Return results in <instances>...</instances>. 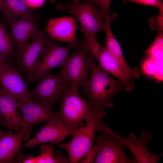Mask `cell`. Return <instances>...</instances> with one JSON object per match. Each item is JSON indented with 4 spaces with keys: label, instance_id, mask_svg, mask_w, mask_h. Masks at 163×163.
<instances>
[{
    "label": "cell",
    "instance_id": "e0dca14e",
    "mask_svg": "<svg viewBox=\"0 0 163 163\" xmlns=\"http://www.w3.org/2000/svg\"><path fill=\"white\" fill-rule=\"evenodd\" d=\"M7 25L16 49L27 42L40 29L39 19L34 14L14 18Z\"/></svg>",
    "mask_w": 163,
    "mask_h": 163
},
{
    "label": "cell",
    "instance_id": "f546056e",
    "mask_svg": "<svg viewBox=\"0 0 163 163\" xmlns=\"http://www.w3.org/2000/svg\"><path fill=\"white\" fill-rule=\"evenodd\" d=\"M80 0H72L71 1L73 3H76L79 2Z\"/></svg>",
    "mask_w": 163,
    "mask_h": 163
},
{
    "label": "cell",
    "instance_id": "cb8c5ba5",
    "mask_svg": "<svg viewBox=\"0 0 163 163\" xmlns=\"http://www.w3.org/2000/svg\"><path fill=\"white\" fill-rule=\"evenodd\" d=\"M89 1L100 9L104 13L106 17V21L111 22L115 16L112 14L110 12L111 0H83Z\"/></svg>",
    "mask_w": 163,
    "mask_h": 163
},
{
    "label": "cell",
    "instance_id": "4dcf8cb0",
    "mask_svg": "<svg viewBox=\"0 0 163 163\" xmlns=\"http://www.w3.org/2000/svg\"><path fill=\"white\" fill-rule=\"evenodd\" d=\"M49 1L51 2H53L55 1L56 0H49Z\"/></svg>",
    "mask_w": 163,
    "mask_h": 163
},
{
    "label": "cell",
    "instance_id": "52a82bcc",
    "mask_svg": "<svg viewBox=\"0 0 163 163\" xmlns=\"http://www.w3.org/2000/svg\"><path fill=\"white\" fill-rule=\"evenodd\" d=\"M78 89L69 86L61 97L59 112L65 123L70 127L77 126L83 120L87 123L93 116L90 103L80 96Z\"/></svg>",
    "mask_w": 163,
    "mask_h": 163
},
{
    "label": "cell",
    "instance_id": "5b68a950",
    "mask_svg": "<svg viewBox=\"0 0 163 163\" xmlns=\"http://www.w3.org/2000/svg\"><path fill=\"white\" fill-rule=\"evenodd\" d=\"M96 144L85 155L87 163H136L135 159L126 154L124 145L119 140L106 133L95 136Z\"/></svg>",
    "mask_w": 163,
    "mask_h": 163
},
{
    "label": "cell",
    "instance_id": "d6986e66",
    "mask_svg": "<svg viewBox=\"0 0 163 163\" xmlns=\"http://www.w3.org/2000/svg\"><path fill=\"white\" fill-rule=\"evenodd\" d=\"M0 11L2 15V21L6 24L14 18L33 14L24 0H1Z\"/></svg>",
    "mask_w": 163,
    "mask_h": 163
},
{
    "label": "cell",
    "instance_id": "4fadbf2b",
    "mask_svg": "<svg viewBox=\"0 0 163 163\" xmlns=\"http://www.w3.org/2000/svg\"><path fill=\"white\" fill-rule=\"evenodd\" d=\"M75 45L61 46L53 41L50 45L38 62L32 78V82L39 78L58 66H61L69 56L71 51L77 49Z\"/></svg>",
    "mask_w": 163,
    "mask_h": 163
},
{
    "label": "cell",
    "instance_id": "30bf717a",
    "mask_svg": "<svg viewBox=\"0 0 163 163\" xmlns=\"http://www.w3.org/2000/svg\"><path fill=\"white\" fill-rule=\"evenodd\" d=\"M82 123L72 127L67 126L59 115L42 126L39 131L21 147L32 148L46 143L55 144L61 142L68 136H72Z\"/></svg>",
    "mask_w": 163,
    "mask_h": 163
},
{
    "label": "cell",
    "instance_id": "1f68e13d",
    "mask_svg": "<svg viewBox=\"0 0 163 163\" xmlns=\"http://www.w3.org/2000/svg\"><path fill=\"white\" fill-rule=\"evenodd\" d=\"M1 129H0V132L1 131Z\"/></svg>",
    "mask_w": 163,
    "mask_h": 163
},
{
    "label": "cell",
    "instance_id": "d6a6232c",
    "mask_svg": "<svg viewBox=\"0 0 163 163\" xmlns=\"http://www.w3.org/2000/svg\"><path fill=\"white\" fill-rule=\"evenodd\" d=\"M1 0H0V2H1Z\"/></svg>",
    "mask_w": 163,
    "mask_h": 163
},
{
    "label": "cell",
    "instance_id": "ac0fdd59",
    "mask_svg": "<svg viewBox=\"0 0 163 163\" xmlns=\"http://www.w3.org/2000/svg\"><path fill=\"white\" fill-rule=\"evenodd\" d=\"M31 133L24 128L15 134L0 132V163H13L23 140L29 139Z\"/></svg>",
    "mask_w": 163,
    "mask_h": 163
},
{
    "label": "cell",
    "instance_id": "7402d4cb",
    "mask_svg": "<svg viewBox=\"0 0 163 163\" xmlns=\"http://www.w3.org/2000/svg\"><path fill=\"white\" fill-rule=\"evenodd\" d=\"M15 50L10 34L0 21V54L5 63L15 54Z\"/></svg>",
    "mask_w": 163,
    "mask_h": 163
},
{
    "label": "cell",
    "instance_id": "83f0119b",
    "mask_svg": "<svg viewBox=\"0 0 163 163\" xmlns=\"http://www.w3.org/2000/svg\"><path fill=\"white\" fill-rule=\"evenodd\" d=\"M30 8L40 7L44 4L45 0H24Z\"/></svg>",
    "mask_w": 163,
    "mask_h": 163
},
{
    "label": "cell",
    "instance_id": "484cf974",
    "mask_svg": "<svg viewBox=\"0 0 163 163\" xmlns=\"http://www.w3.org/2000/svg\"><path fill=\"white\" fill-rule=\"evenodd\" d=\"M156 58L149 55V57L145 61L143 68L147 74L155 76L156 72Z\"/></svg>",
    "mask_w": 163,
    "mask_h": 163
},
{
    "label": "cell",
    "instance_id": "44dd1931",
    "mask_svg": "<svg viewBox=\"0 0 163 163\" xmlns=\"http://www.w3.org/2000/svg\"><path fill=\"white\" fill-rule=\"evenodd\" d=\"M40 153L37 156H33V163H66L69 159L66 155L62 154L59 150L56 151V156L53 147L48 144L41 145Z\"/></svg>",
    "mask_w": 163,
    "mask_h": 163
},
{
    "label": "cell",
    "instance_id": "4316f807",
    "mask_svg": "<svg viewBox=\"0 0 163 163\" xmlns=\"http://www.w3.org/2000/svg\"><path fill=\"white\" fill-rule=\"evenodd\" d=\"M128 1L145 5L154 6L159 10H163V3L161 0H129Z\"/></svg>",
    "mask_w": 163,
    "mask_h": 163
},
{
    "label": "cell",
    "instance_id": "f1b7e54d",
    "mask_svg": "<svg viewBox=\"0 0 163 163\" xmlns=\"http://www.w3.org/2000/svg\"><path fill=\"white\" fill-rule=\"evenodd\" d=\"M5 63L0 54V68Z\"/></svg>",
    "mask_w": 163,
    "mask_h": 163
},
{
    "label": "cell",
    "instance_id": "ba28073f",
    "mask_svg": "<svg viewBox=\"0 0 163 163\" xmlns=\"http://www.w3.org/2000/svg\"><path fill=\"white\" fill-rule=\"evenodd\" d=\"M36 82L34 87L30 91L32 99L39 101L52 110L69 86L60 70L48 73Z\"/></svg>",
    "mask_w": 163,
    "mask_h": 163
},
{
    "label": "cell",
    "instance_id": "d4e9b609",
    "mask_svg": "<svg viewBox=\"0 0 163 163\" xmlns=\"http://www.w3.org/2000/svg\"><path fill=\"white\" fill-rule=\"evenodd\" d=\"M150 27L157 32H163V10H159L158 14L150 18L149 20Z\"/></svg>",
    "mask_w": 163,
    "mask_h": 163
},
{
    "label": "cell",
    "instance_id": "8992f818",
    "mask_svg": "<svg viewBox=\"0 0 163 163\" xmlns=\"http://www.w3.org/2000/svg\"><path fill=\"white\" fill-rule=\"evenodd\" d=\"M56 8L61 12H66L72 15L80 22L81 27L96 36L105 29V16L100 9L89 1L59 3Z\"/></svg>",
    "mask_w": 163,
    "mask_h": 163
},
{
    "label": "cell",
    "instance_id": "ffe728a7",
    "mask_svg": "<svg viewBox=\"0 0 163 163\" xmlns=\"http://www.w3.org/2000/svg\"><path fill=\"white\" fill-rule=\"evenodd\" d=\"M104 30L106 37L104 47L109 53L126 70L133 71L138 69L136 67L130 68L127 63L119 42L115 38L111 29L110 23L106 21Z\"/></svg>",
    "mask_w": 163,
    "mask_h": 163
},
{
    "label": "cell",
    "instance_id": "9a60e30c",
    "mask_svg": "<svg viewBox=\"0 0 163 163\" xmlns=\"http://www.w3.org/2000/svg\"><path fill=\"white\" fill-rule=\"evenodd\" d=\"M18 104L26 129L31 133L34 125L46 123L59 115V112H54L42 103L32 99L25 101H18Z\"/></svg>",
    "mask_w": 163,
    "mask_h": 163
},
{
    "label": "cell",
    "instance_id": "6da1fadb",
    "mask_svg": "<svg viewBox=\"0 0 163 163\" xmlns=\"http://www.w3.org/2000/svg\"><path fill=\"white\" fill-rule=\"evenodd\" d=\"M90 70L89 78L82 87L84 94L89 100L93 115H97L113 106L111 100L115 95L127 90L120 80L112 78L94 61Z\"/></svg>",
    "mask_w": 163,
    "mask_h": 163
},
{
    "label": "cell",
    "instance_id": "7c38bea8",
    "mask_svg": "<svg viewBox=\"0 0 163 163\" xmlns=\"http://www.w3.org/2000/svg\"><path fill=\"white\" fill-rule=\"evenodd\" d=\"M28 86L21 74L11 65L5 63L0 68V88L18 101L32 99Z\"/></svg>",
    "mask_w": 163,
    "mask_h": 163
},
{
    "label": "cell",
    "instance_id": "9c48e42d",
    "mask_svg": "<svg viewBox=\"0 0 163 163\" xmlns=\"http://www.w3.org/2000/svg\"><path fill=\"white\" fill-rule=\"evenodd\" d=\"M77 50L69 56L61 66L60 70L69 85L78 88L88 79V74L94 61L83 46L82 39Z\"/></svg>",
    "mask_w": 163,
    "mask_h": 163
},
{
    "label": "cell",
    "instance_id": "603a6c76",
    "mask_svg": "<svg viewBox=\"0 0 163 163\" xmlns=\"http://www.w3.org/2000/svg\"><path fill=\"white\" fill-rule=\"evenodd\" d=\"M163 32H157V35L151 45L145 50V53L158 59L163 58Z\"/></svg>",
    "mask_w": 163,
    "mask_h": 163
},
{
    "label": "cell",
    "instance_id": "5bb4252c",
    "mask_svg": "<svg viewBox=\"0 0 163 163\" xmlns=\"http://www.w3.org/2000/svg\"><path fill=\"white\" fill-rule=\"evenodd\" d=\"M19 110L18 100L0 88V124L16 133L26 129Z\"/></svg>",
    "mask_w": 163,
    "mask_h": 163
},
{
    "label": "cell",
    "instance_id": "277c9868",
    "mask_svg": "<svg viewBox=\"0 0 163 163\" xmlns=\"http://www.w3.org/2000/svg\"><path fill=\"white\" fill-rule=\"evenodd\" d=\"M30 42L16 49L15 56L19 67L25 74L28 86L32 82L35 70L40 59L54 40L45 31L40 29Z\"/></svg>",
    "mask_w": 163,
    "mask_h": 163
},
{
    "label": "cell",
    "instance_id": "7a4b0ae2",
    "mask_svg": "<svg viewBox=\"0 0 163 163\" xmlns=\"http://www.w3.org/2000/svg\"><path fill=\"white\" fill-rule=\"evenodd\" d=\"M80 31L84 35L81 39L83 46L91 56L97 60L98 65L120 80L126 87L127 91L132 90L134 84L131 80L140 77L139 69L131 72L127 70L98 43L95 35L82 27Z\"/></svg>",
    "mask_w": 163,
    "mask_h": 163
},
{
    "label": "cell",
    "instance_id": "8fae6325",
    "mask_svg": "<svg viewBox=\"0 0 163 163\" xmlns=\"http://www.w3.org/2000/svg\"><path fill=\"white\" fill-rule=\"evenodd\" d=\"M104 132L117 138L126 146L133 154L136 163H156L160 160L163 155V153L158 155L153 154L146 149V144L153 139L150 131H141L140 137L138 139L133 133L131 134L127 139L123 138L107 126Z\"/></svg>",
    "mask_w": 163,
    "mask_h": 163
},
{
    "label": "cell",
    "instance_id": "2e32d148",
    "mask_svg": "<svg viewBox=\"0 0 163 163\" xmlns=\"http://www.w3.org/2000/svg\"><path fill=\"white\" fill-rule=\"evenodd\" d=\"M77 27L74 17L64 16L50 19L45 31L54 40L78 46L80 40H78L76 35Z\"/></svg>",
    "mask_w": 163,
    "mask_h": 163
},
{
    "label": "cell",
    "instance_id": "3957f363",
    "mask_svg": "<svg viewBox=\"0 0 163 163\" xmlns=\"http://www.w3.org/2000/svg\"><path fill=\"white\" fill-rule=\"evenodd\" d=\"M106 115L104 111L98 115H93L85 125H83L76 130L69 142L60 145V148L67 151L69 163L79 162L93 147L95 132L101 131L106 124L104 119Z\"/></svg>",
    "mask_w": 163,
    "mask_h": 163
}]
</instances>
